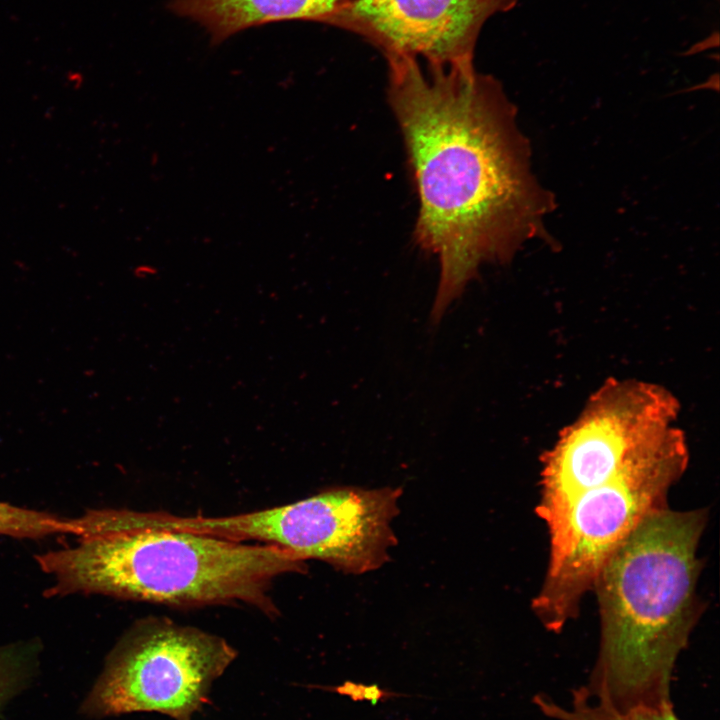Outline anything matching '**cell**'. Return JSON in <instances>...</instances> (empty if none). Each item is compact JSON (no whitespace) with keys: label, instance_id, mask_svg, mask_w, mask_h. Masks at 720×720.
<instances>
[{"label":"cell","instance_id":"obj_11","mask_svg":"<svg viewBox=\"0 0 720 720\" xmlns=\"http://www.w3.org/2000/svg\"><path fill=\"white\" fill-rule=\"evenodd\" d=\"M89 528L87 515L65 518L0 501V535L37 539L57 534L81 536Z\"/></svg>","mask_w":720,"mask_h":720},{"label":"cell","instance_id":"obj_9","mask_svg":"<svg viewBox=\"0 0 720 720\" xmlns=\"http://www.w3.org/2000/svg\"><path fill=\"white\" fill-rule=\"evenodd\" d=\"M355 0H172L168 9L201 25L217 45L247 28L305 20L326 24Z\"/></svg>","mask_w":720,"mask_h":720},{"label":"cell","instance_id":"obj_7","mask_svg":"<svg viewBox=\"0 0 720 720\" xmlns=\"http://www.w3.org/2000/svg\"><path fill=\"white\" fill-rule=\"evenodd\" d=\"M399 489L337 488L251 512L217 516L223 538L276 546L303 560L318 559L349 573L378 568L394 543L390 522Z\"/></svg>","mask_w":720,"mask_h":720},{"label":"cell","instance_id":"obj_4","mask_svg":"<svg viewBox=\"0 0 720 720\" xmlns=\"http://www.w3.org/2000/svg\"><path fill=\"white\" fill-rule=\"evenodd\" d=\"M688 461L686 438L674 425L545 523L549 561L532 608L546 629L559 632L577 616L581 598L612 554L646 517L668 507V492Z\"/></svg>","mask_w":720,"mask_h":720},{"label":"cell","instance_id":"obj_2","mask_svg":"<svg viewBox=\"0 0 720 720\" xmlns=\"http://www.w3.org/2000/svg\"><path fill=\"white\" fill-rule=\"evenodd\" d=\"M704 509L668 507L646 517L597 576L599 653L584 688L623 711L671 704L678 656L699 617L697 557Z\"/></svg>","mask_w":720,"mask_h":720},{"label":"cell","instance_id":"obj_3","mask_svg":"<svg viewBox=\"0 0 720 720\" xmlns=\"http://www.w3.org/2000/svg\"><path fill=\"white\" fill-rule=\"evenodd\" d=\"M78 538L35 556L53 581L48 597L102 594L183 608L240 603L274 616L273 581L306 569L285 549L143 525L128 509H94L93 529Z\"/></svg>","mask_w":720,"mask_h":720},{"label":"cell","instance_id":"obj_6","mask_svg":"<svg viewBox=\"0 0 720 720\" xmlns=\"http://www.w3.org/2000/svg\"><path fill=\"white\" fill-rule=\"evenodd\" d=\"M679 408L662 386L608 380L542 454L538 517L547 522L577 494L620 471L674 425Z\"/></svg>","mask_w":720,"mask_h":720},{"label":"cell","instance_id":"obj_8","mask_svg":"<svg viewBox=\"0 0 720 720\" xmlns=\"http://www.w3.org/2000/svg\"><path fill=\"white\" fill-rule=\"evenodd\" d=\"M519 0H355L326 22L350 32L385 58H422L434 66L474 65L485 23Z\"/></svg>","mask_w":720,"mask_h":720},{"label":"cell","instance_id":"obj_1","mask_svg":"<svg viewBox=\"0 0 720 720\" xmlns=\"http://www.w3.org/2000/svg\"><path fill=\"white\" fill-rule=\"evenodd\" d=\"M385 59L419 201L414 240L440 263L435 325L482 264H505L527 242L546 239L555 199L533 172L529 140L499 80L474 65L424 69L416 58Z\"/></svg>","mask_w":720,"mask_h":720},{"label":"cell","instance_id":"obj_5","mask_svg":"<svg viewBox=\"0 0 720 720\" xmlns=\"http://www.w3.org/2000/svg\"><path fill=\"white\" fill-rule=\"evenodd\" d=\"M236 656L217 635L166 617L140 619L107 655L80 713L103 718L158 712L191 720L208 702L213 681Z\"/></svg>","mask_w":720,"mask_h":720},{"label":"cell","instance_id":"obj_13","mask_svg":"<svg viewBox=\"0 0 720 720\" xmlns=\"http://www.w3.org/2000/svg\"><path fill=\"white\" fill-rule=\"evenodd\" d=\"M325 688L329 691H334L338 694L348 696L353 701H369L371 704H376L379 701H386L390 698L399 696L398 693L382 689L376 684L364 685L362 683H355L352 681H345L341 685Z\"/></svg>","mask_w":720,"mask_h":720},{"label":"cell","instance_id":"obj_10","mask_svg":"<svg viewBox=\"0 0 720 720\" xmlns=\"http://www.w3.org/2000/svg\"><path fill=\"white\" fill-rule=\"evenodd\" d=\"M535 703L543 714L556 720H679L672 703L619 711L593 699L584 687L573 691L568 707L539 695L535 697Z\"/></svg>","mask_w":720,"mask_h":720},{"label":"cell","instance_id":"obj_12","mask_svg":"<svg viewBox=\"0 0 720 720\" xmlns=\"http://www.w3.org/2000/svg\"><path fill=\"white\" fill-rule=\"evenodd\" d=\"M39 641L0 646V712L32 682L39 667Z\"/></svg>","mask_w":720,"mask_h":720}]
</instances>
